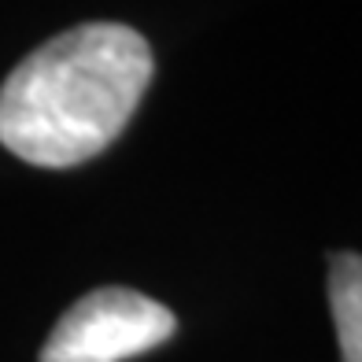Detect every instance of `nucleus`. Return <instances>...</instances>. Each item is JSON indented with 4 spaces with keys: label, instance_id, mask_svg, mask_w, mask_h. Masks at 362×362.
<instances>
[{
    "label": "nucleus",
    "instance_id": "f257e3e1",
    "mask_svg": "<svg viewBox=\"0 0 362 362\" xmlns=\"http://www.w3.org/2000/svg\"><path fill=\"white\" fill-rule=\"evenodd\" d=\"M152 71V48L134 26H74L0 86V144L34 167H78L126 129Z\"/></svg>",
    "mask_w": 362,
    "mask_h": 362
},
{
    "label": "nucleus",
    "instance_id": "f03ea898",
    "mask_svg": "<svg viewBox=\"0 0 362 362\" xmlns=\"http://www.w3.org/2000/svg\"><path fill=\"white\" fill-rule=\"evenodd\" d=\"M177 318L134 288H96L56 322L41 362H126L167 344Z\"/></svg>",
    "mask_w": 362,
    "mask_h": 362
},
{
    "label": "nucleus",
    "instance_id": "7ed1b4c3",
    "mask_svg": "<svg viewBox=\"0 0 362 362\" xmlns=\"http://www.w3.org/2000/svg\"><path fill=\"white\" fill-rule=\"evenodd\" d=\"M329 303H333L344 362H362V255H333V262H329Z\"/></svg>",
    "mask_w": 362,
    "mask_h": 362
}]
</instances>
